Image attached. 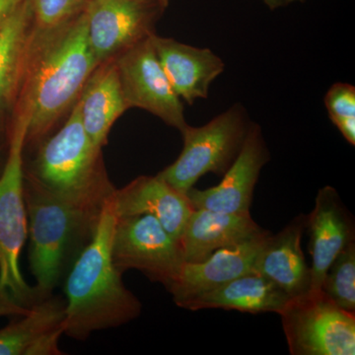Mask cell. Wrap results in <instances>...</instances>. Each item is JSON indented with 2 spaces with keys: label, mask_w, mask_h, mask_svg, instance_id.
I'll list each match as a JSON object with an SVG mask.
<instances>
[{
  "label": "cell",
  "mask_w": 355,
  "mask_h": 355,
  "mask_svg": "<svg viewBox=\"0 0 355 355\" xmlns=\"http://www.w3.org/2000/svg\"><path fill=\"white\" fill-rule=\"evenodd\" d=\"M4 163L2 165H0V174H1L2 169H3Z\"/></svg>",
  "instance_id": "f546056e"
},
{
  "label": "cell",
  "mask_w": 355,
  "mask_h": 355,
  "mask_svg": "<svg viewBox=\"0 0 355 355\" xmlns=\"http://www.w3.org/2000/svg\"><path fill=\"white\" fill-rule=\"evenodd\" d=\"M30 308L18 304L10 296L0 292V317L22 316L29 313Z\"/></svg>",
  "instance_id": "d4e9b609"
},
{
  "label": "cell",
  "mask_w": 355,
  "mask_h": 355,
  "mask_svg": "<svg viewBox=\"0 0 355 355\" xmlns=\"http://www.w3.org/2000/svg\"><path fill=\"white\" fill-rule=\"evenodd\" d=\"M251 123L244 106L234 104L202 127L188 125L181 132L183 150L158 176L187 195L205 175H223L237 157Z\"/></svg>",
  "instance_id": "8992f818"
},
{
  "label": "cell",
  "mask_w": 355,
  "mask_h": 355,
  "mask_svg": "<svg viewBox=\"0 0 355 355\" xmlns=\"http://www.w3.org/2000/svg\"><path fill=\"white\" fill-rule=\"evenodd\" d=\"M279 315L291 354H355V314L323 291L291 299Z\"/></svg>",
  "instance_id": "52a82bcc"
},
{
  "label": "cell",
  "mask_w": 355,
  "mask_h": 355,
  "mask_svg": "<svg viewBox=\"0 0 355 355\" xmlns=\"http://www.w3.org/2000/svg\"><path fill=\"white\" fill-rule=\"evenodd\" d=\"M270 159L261 128L252 121L237 157L220 183L207 190L193 188L187 193L191 207L225 214L250 212L254 187Z\"/></svg>",
  "instance_id": "8fae6325"
},
{
  "label": "cell",
  "mask_w": 355,
  "mask_h": 355,
  "mask_svg": "<svg viewBox=\"0 0 355 355\" xmlns=\"http://www.w3.org/2000/svg\"><path fill=\"white\" fill-rule=\"evenodd\" d=\"M260 1L263 2V3L265 4L270 10L273 11L277 10V9L282 8V7L291 6V4L293 3H297V2L303 3L306 0H260Z\"/></svg>",
  "instance_id": "83f0119b"
},
{
  "label": "cell",
  "mask_w": 355,
  "mask_h": 355,
  "mask_svg": "<svg viewBox=\"0 0 355 355\" xmlns=\"http://www.w3.org/2000/svg\"><path fill=\"white\" fill-rule=\"evenodd\" d=\"M25 0H0V27Z\"/></svg>",
  "instance_id": "4316f807"
},
{
  "label": "cell",
  "mask_w": 355,
  "mask_h": 355,
  "mask_svg": "<svg viewBox=\"0 0 355 355\" xmlns=\"http://www.w3.org/2000/svg\"><path fill=\"white\" fill-rule=\"evenodd\" d=\"M309 230L311 292L321 291L324 275L338 254L354 241V224L338 191L326 186L318 191L316 202L306 216Z\"/></svg>",
  "instance_id": "9a60e30c"
},
{
  "label": "cell",
  "mask_w": 355,
  "mask_h": 355,
  "mask_svg": "<svg viewBox=\"0 0 355 355\" xmlns=\"http://www.w3.org/2000/svg\"><path fill=\"white\" fill-rule=\"evenodd\" d=\"M334 125L340 130L345 140L352 144V146H355V118L343 119V120H338L334 121Z\"/></svg>",
  "instance_id": "484cf974"
},
{
  "label": "cell",
  "mask_w": 355,
  "mask_h": 355,
  "mask_svg": "<svg viewBox=\"0 0 355 355\" xmlns=\"http://www.w3.org/2000/svg\"><path fill=\"white\" fill-rule=\"evenodd\" d=\"M291 299L279 287L256 272L248 273L191 299L184 309L235 310L243 313L279 314Z\"/></svg>",
  "instance_id": "44dd1931"
},
{
  "label": "cell",
  "mask_w": 355,
  "mask_h": 355,
  "mask_svg": "<svg viewBox=\"0 0 355 355\" xmlns=\"http://www.w3.org/2000/svg\"><path fill=\"white\" fill-rule=\"evenodd\" d=\"M111 253L121 272L135 268L166 288L177 279L184 263L180 242L149 214L116 217Z\"/></svg>",
  "instance_id": "ba28073f"
},
{
  "label": "cell",
  "mask_w": 355,
  "mask_h": 355,
  "mask_svg": "<svg viewBox=\"0 0 355 355\" xmlns=\"http://www.w3.org/2000/svg\"><path fill=\"white\" fill-rule=\"evenodd\" d=\"M324 106L331 123L355 118V87L349 83L333 84L324 96Z\"/></svg>",
  "instance_id": "cb8c5ba5"
},
{
  "label": "cell",
  "mask_w": 355,
  "mask_h": 355,
  "mask_svg": "<svg viewBox=\"0 0 355 355\" xmlns=\"http://www.w3.org/2000/svg\"><path fill=\"white\" fill-rule=\"evenodd\" d=\"M151 42L178 97L189 106L198 100L207 99L211 84L225 69L221 58L210 49L198 48L155 33Z\"/></svg>",
  "instance_id": "5bb4252c"
},
{
  "label": "cell",
  "mask_w": 355,
  "mask_h": 355,
  "mask_svg": "<svg viewBox=\"0 0 355 355\" xmlns=\"http://www.w3.org/2000/svg\"><path fill=\"white\" fill-rule=\"evenodd\" d=\"M321 291L338 307L355 312V242L338 254L324 275Z\"/></svg>",
  "instance_id": "7402d4cb"
},
{
  "label": "cell",
  "mask_w": 355,
  "mask_h": 355,
  "mask_svg": "<svg viewBox=\"0 0 355 355\" xmlns=\"http://www.w3.org/2000/svg\"><path fill=\"white\" fill-rule=\"evenodd\" d=\"M98 65L89 44L85 11L58 29H33L16 108L28 116L25 147L38 146L48 137L79 99Z\"/></svg>",
  "instance_id": "6da1fadb"
},
{
  "label": "cell",
  "mask_w": 355,
  "mask_h": 355,
  "mask_svg": "<svg viewBox=\"0 0 355 355\" xmlns=\"http://www.w3.org/2000/svg\"><path fill=\"white\" fill-rule=\"evenodd\" d=\"M266 230L251 214L193 209L180 238L184 263H200L219 249L249 241Z\"/></svg>",
  "instance_id": "ac0fdd59"
},
{
  "label": "cell",
  "mask_w": 355,
  "mask_h": 355,
  "mask_svg": "<svg viewBox=\"0 0 355 355\" xmlns=\"http://www.w3.org/2000/svg\"><path fill=\"white\" fill-rule=\"evenodd\" d=\"M306 216H299L277 234L268 236L254 261V272L279 287L291 299L311 292V268L301 247Z\"/></svg>",
  "instance_id": "e0dca14e"
},
{
  "label": "cell",
  "mask_w": 355,
  "mask_h": 355,
  "mask_svg": "<svg viewBox=\"0 0 355 355\" xmlns=\"http://www.w3.org/2000/svg\"><path fill=\"white\" fill-rule=\"evenodd\" d=\"M65 301L44 298L29 313L0 330V355L62 354L58 340L64 335Z\"/></svg>",
  "instance_id": "d6986e66"
},
{
  "label": "cell",
  "mask_w": 355,
  "mask_h": 355,
  "mask_svg": "<svg viewBox=\"0 0 355 355\" xmlns=\"http://www.w3.org/2000/svg\"><path fill=\"white\" fill-rule=\"evenodd\" d=\"M89 0H31L34 28L46 32L67 24L86 10Z\"/></svg>",
  "instance_id": "603a6c76"
},
{
  "label": "cell",
  "mask_w": 355,
  "mask_h": 355,
  "mask_svg": "<svg viewBox=\"0 0 355 355\" xmlns=\"http://www.w3.org/2000/svg\"><path fill=\"white\" fill-rule=\"evenodd\" d=\"M118 218L149 214L162 224L180 241L193 207L188 196L180 193L158 175L140 176L127 186L114 191L111 198Z\"/></svg>",
  "instance_id": "2e32d148"
},
{
  "label": "cell",
  "mask_w": 355,
  "mask_h": 355,
  "mask_svg": "<svg viewBox=\"0 0 355 355\" xmlns=\"http://www.w3.org/2000/svg\"><path fill=\"white\" fill-rule=\"evenodd\" d=\"M270 234L266 230L249 241L217 250L200 263H184L177 279L167 288L174 302L182 308L205 292L254 272L257 257Z\"/></svg>",
  "instance_id": "7c38bea8"
},
{
  "label": "cell",
  "mask_w": 355,
  "mask_h": 355,
  "mask_svg": "<svg viewBox=\"0 0 355 355\" xmlns=\"http://www.w3.org/2000/svg\"><path fill=\"white\" fill-rule=\"evenodd\" d=\"M84 130L96 147L107 144L111 128L128 107L114 60L98 65L78 99Z\"/></svg>",
  "instance_id": "ffe728a7"
},
{
  "label": "cell",
  "mask_w": 355,
  "mask_h": 355,
  "mask_svg": "<svg viewBox=\"0 0 355 355\" xmlns=\"http://www.w3.org/2000/svg\"><path fill=\"white\" fill-rule=\"evenodd\" d=\"M37 147L25 177L70 205L100 216L116 188L107 174L102 148L84 130L78 100L60 130Z\"/></svg>",
  "instance_id": "3957f363"
},
{
  "label": "cell",
  "mask_w": 355,
  "mask_h": 355,
  "mask_svg": "<svg viewBox=\"0 0 355 355\" xmlns=\"http://www.w3.org/2000/svg\"><path fill=\"white\" fill-rule=\"evenodd\" d=\"M164 10L154 0H89L88 41L98 64L149 38Z\"/></svg>",
  "instance_id": "9c48e42d"
},
{
  "label": "cell",
  "mask_w": 355,
  "mask_h": 355,
  "mask_svg": "<svg viewBox=\"0 0 355 355\" xmlns=\"http://www.w3.org/2000/svg\"><path fill=\"white\" fill-rule=\"evenodd\" d=\"M28 116L18 110L9 133L8 153L0 174V292L30 308L43 300L23 277L20 256L28 236L24 198V149Z\"/></svg>",
  "instance_id": "5b68a950"
},
{
  "label": "cell",
  "mask_w": 355,
  "mask_h": 355,
  "mask_svg": "<svg viewBox=\"0 0 355 355\" xmlns=\"http://www.w3.org/2000/svg\"><path fill=\"white\" fill-rule=\"evenodd\" d=\"M151 36L114 58L123 96L128 109L144 110L182 132L189 125L183 102L161 67Z\"/></svg>",
  "instance_id": "30bf717a"
},
{
  "label": "cell",
  "mask_w": 355,
  "mask_h": 355,
  "mask_svg": "<svg viewBox=\"0 0 355 355\" xmlns=\"http://www.w3.org/2000/svg\"><path fill=\"white\" fill-rule=\"evenodd\" d=\"M116 216L111 200L100 214L94 234L67 275L64 335L85 340L94 331L118 328L141 313L139 298L123 284L112 260Z\"/></svg>",
  "instance_id": "7a4b0ae2"
},
{
  "label": "cell",
  "mask_w": 355,
  "mask_h": 355,
  "mask_svg": "<svg viewBox=\"0 0 355 355\" xmlns=\"http://www.w3.org/2000/svg\"><path fill=\"white\" fill-rule=\"evenodd\" d=\"M24 198L34 287L40 298H48L70 261L90 241L100 216L51 195L26 177Z\"/></svg>",
  "instance_id": "277c9868"
},
{
  "label": "cell",
  "mask_w": 355,
  "mask_h": 355,
  "mask_svg": "<svg viewBox=\"0 0 355 355\" xmlns=\"http://www.w3.org/2000/svg\"><path fill=\"white\" fill-rule=\"evenodd\" d=\"M154 1L157 2L159 6L162 7V8H167L168 6H169L170 0H154Z\"/></svg>",
  "instance_id": "f1b7e54d"
},
{
  "label": "cell",
  "mask_w": 355,
  "mask_h": 355,
  "mask_svg": "<svg viewBox=\"0 0 355 355\" xmlns=\"http://www.w3.org/2000/svg\"><path fill=\"white\" fill-rule=\"evenodd\" d=\"M34 19L25 0L0 27V141L8 142L29 60Z\"/></svg>",
  "instance_id": "4fadbf2b"
}]
</instances>
